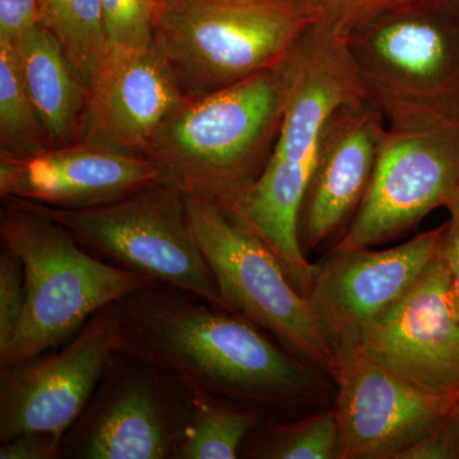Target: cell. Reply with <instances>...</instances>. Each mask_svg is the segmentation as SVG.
Wrapping results in <instances>:
<instances>
[{"label": "cell", "mask_w": 459, "mask_h": 459, "mask_svg": "<svg viewBox=\"0 0 459 459\" xmlns=\"http://www.w3.org/2000/svg\"><path fill=\"white\" fill-rule=\"evenodd\" d=\"M282 104L279 69L188 96L162 124L146 157L184 195L232 207L270 160Z\"/></svg>", "instance_id": "cell-3"}, {"label": "cell", "mask_w": 459, "mask_h": 459, "mask_svg": "<svg viewBox=\"0 0 459 459\" xmlns=\"http://www.w3.org/2000/svg\"><path fill=\"white\" fill-rule=\"evenodd\" d=\"M346 44L364 99L388 126L459 119V18L439 3L377 18Z\"/></svg>", "instance_id": "cell-6"}, {"label": "cell", "mask_w": 459, "mask_h": 459, "mask_svg": "<svg viewBox=\"0 0 459 459\" xmlns=\"http://www.w3.org/2000/svg\"><path fill=\"white\" fill-rule=\"evenodd\" d=\"M240 455L258 459H341L333 407L298 421L267 420L247 435Z\"/></svg>", "instance_id": "cell-21"}, {"label": "cell", "mask_w": 459, "mask_h": 459, "mask_svg": "<svg viewBox=\"0 0 459 459\" xmlns=\"http://www.w3.org/2000/svg\"><path fill=\"white\" fill-rule=\"evenodd\" d=\"M446 208L448 210L449 220L444 229L439 258L448 273L449 286L459 316V190Z\"/></svg>", "instance_id": "cell-29"}, {"label": "cell", "mask_w": 459, "mask_h": 459, "mask_svg": "<svg viewBox=\"0 0 459 459\" xmlns=\"http://www.w3.org/2000/svg\"><path fill=\"white\" fill-rule=\"evenodd\" d=\"M358 350L421 391L459 394V316L439 255L397 304L362 329Z\"/></svg>", "instance_id": "cell-13"}, {"label": "cell", "mask_w": 459, "mask_h": 459, "mask_svg": "<svg viewBox=\"0 0 459 459\" xmlns=\"http://www.w3.org/2000/svg\"><path fill=\"white\" fill-rule=\"evenodd\" d=\"M18 66L51 147L80 140L87 87L49 30L39 26L14 45Z\"/></svg>", "instance_id": "cell-18"}, {"label": "cell", "mask_w": 459, "mask_h": 459, "mask_svg": "<svg viewBox=\"0 0 459 459\" xmlns=\"http://www.w3.org/2000/svg\"><path fill=\"white\" fill-rule=\"evenodd\" d=\"M120 307L123 351L152 362L190 395L283 420L325 404L334 389L240 314L186 290L156 282Z\"/></svg>", "instance_id": "cell-1"}, {"label": "cell", "mask_w": 459, "mask_h": 459, "mask_svg": "<svg viewBox=\"0 0 459 459\" xmlns=\"http://www.w3.org/2000/svg\"><path fill=\"white\" fill-rule=\"evenodd\" d=\"M444 229L385 250L332 249L316 263L307 299L337 359L358 349L362 329L418 282L439 255Z\"/></svg>", "instance_id": "cell-12"}, {"label": "cell", "mask_w": 459, "mask_h": 459, "mask_svg": "<svg viewBox=\"0 0 459 459\" xmlns=\"http://www.w3.org/2000/svg\"><path fill=\"white\" fill-rule=\"evenodd\" d=\"M62 435L32 431L0 446V459H62Z\"/></svg>", "instance_id": "cell-27"}, {"label": "cell", "mask_w": 459, "mask_h": 459, "mask_svg": "<svg viewBox=\"0 0 459 459\" xmlns=\"http://www.w3.org/2000/svg\"><path fill=\"white\" fill-rule=\"evenodd\" d=\"M459 190V119L388 126L367 195L332 249L403 237Z\"/></svg>", "instance_id": "cell-10"}, {"label": "cell", "mask_w": 459, "mask_h": 459, "mask_svg": "<svg viewBox=\"0 0 459 459\" xmlns=\"http://www.w3.org/2000/svg\"><path fill=\"white\" fill-rule=\"evenodd\" d=\"M186 98L153 41L108 49L87 92L78 142L146 157L162 124Z\"/></svg>", "instance_id": "cell-15"}, {"label": "cell", "mask_w": 459, "mask_h": 459, "mask_svg": "<svg viewBox=\"0 0 459 459\" xmlns=\"http://www.w3.org/2000/svg\"><path fill=\"white\" fill-rule=\"evenodd\" d=\"M25 270L20 256L0 243V356L7 352L26 307Z\"/></svg>", "instance_id": "cell-25"}, {"label": "cell", "mask_w": 459, "mask_h": 459, "mask_svg": "<svg viewBox=\"0 0 459 459\" xmlns=\"http://www.w3.org/2000/svg\"><path fill=\"white\" fill-rule=\"evenodd\" d=\"M437 3L459 18V0H437Z\"/></svg>", "instance_id": "cell-30"}, {"label": "cell", "mask_w": 459, "mask_h": 459, "mask_svg": "<svg viewBox=\"0 0 459 459\" xmlns=\"http://www.w3.org/2000/svg\"><path fill=\"white\" fill-rule=\"evenodd\" d=\"M314 23L312 0H160L153 44L199 96L279 68Z\"/></svg>", "instance_id": "cell-5"}, {"label": "cell", "mask_w": 459, "mask_h": 459, "mask_svg": "<svg viewBox=\"0 0 459 459\" xmlns=\"http://www.w3.org/2000/svg\"><path fill=\"white\" fill-rule=\"evenodd\" d=\"M0 243L22 261L27 294L0 368L56 349L98 310L156 283L91 255L65 226L22 199L2 198Z\"/></svg>", "instance_id": "cell-4"}, {"label": "cell", "mask_w": 459, "mask_h": 459, "mask_svg": "<svg viewBox=\"0 0 459 459\" xmlns=\"http://www.w3.org/2000/svg\"><path fill=\"white\" fill-rule=\"evenodd\" d=\"M334 379L341 459H397L451 418L458 395L434 394L374 364L358 349Z\"/></svg>", "instance_id": "cell-14"}, {"label": "cell", "mask_w": 459, "mask_h": 459, "mask_svg": "<svg viewBox=\"0 0 459 459\" xmlns=\"http://www.w3.org/2000/svg\"><path fill=\"white\" fill-rule=\"evenodd\" d=\"M186 202L202 255L232 312L334 382L336 353L309 299L295 289L270 247L222 205L188 195Z\"/></svg>", "instance_id": "cell-8"}, {"label": "cell", "mask_w": 459, "mask_h": 459, "mask_svg": "<svg viewBox=\"0 0 459 459\" xmlns=\"http://www.w3.org/2000/svg\"><path fill=\"white\" fill-rule=\"evenodd\" d=\"M50 147L23 83L16 50L0 44V155L23 159Z\"/></svg>", "instance_id": "cell-22"}, {"label": "cell", "mask_w": 459, "mask_h": 459, "mask_svg": "<svg viewBox=\"0 0 459 459\" xmlns=\"http://www.w3.org/2000/svg\"><path fill=\"white\" fill-rule=\"evenodd\" d=\"M430 2L437 0H312L314 25L346 39L353 30L377 18Z\"/></svg>", "instance_id": "cell-24"}, {"label": "cell", "mask_w": 459, "mask_h": 459, "mask_svg": "<svg viewBox=\"0 0 459 459\" xmlns=\"http://www.w3.org/2000/svg\"><path fill=\"white\" fill-rule=\"evenodd\" d=\"M159 5L160 0H101L108 49L150 45Z\"/></svg>", "instance_id": "cell-23"}, {"label": "cell", "mask_w": 459, "mask_h": 459, "mask_svg": "<svg viewBox=\"0 0 459 459\" xmlns=\"http://www.w3.org/2000/svg\"><path fill=\"white\" fill-rule=\"evenodd\" d=\"M41 25L38 0H0V44L14 47Z\"/></svg>", "instance_id": "cell-26"}, {"label": "cell", "mask_w": 459, "mask_h": 459, "mask_svg": "<svg viewBox=\"0 0 459 459\" xmlns=\"http://www.w3.org/2000/svg\"><path fill=\"white\" fill-rule=\"evenodd\" d=\"M397 459H459V430L452 416Z\"/></svg>", "instance_id": "cell-28"}, {"label": "cell", "mask_w": 459, "mask_h": 459, "mask_svg": "<svg viewBox=\"0 0 459 459\" xmlns=\"http://www.w3.org/2000/svg\"><path fill=\"white\" fill-rule=\"evenodd\" d=\"M385 117L367 100L341 105L323 126L300 216L304 255L343 234L367 195L385 142Z\"/></svg>", "instance_id": "cell-16"}, {"label": "cell", "mask_w": 459, "mask_h": 459, "mask_svg": "<svg viewBox=\"0 0 459 459\" xmlns=\"http://www.w3.org/2000/svg\"><path fill=\"white\" fill-rule=\"evenodd\" d=\"M453 420H455V425H457L459 430V395L457 400V404H455V412L452 415Z\"/></svg>", "instance_id": "cell-31"}, {"label": "cell", "mask_w": 459, "mask_h": 459, "mask_svg": "<svg viewBox=\"0 0 459 459\" xmlns=\"http://www.w3.org/2000/svg\"><path fill=\"white\" fill-rule=\"evenodd\" d=\"M29 204L65 226L101 261L231 310L193 232L186 195L174 186L151 184L83 208Z\"/></svg>", "instance_id": "cell-7"}, {"label": "cell", "mask_w": 459, "mask_h": 459, "mask_svg": "<svg viewBox=\"0 0 459 459\" xmlns=\"http://www.w3.org/2000/svg\"><path fill=\"white\" fill-rule=\"evenodd\" d=\"M164 183L144 156L75 142L16 159L0 155V198L56 208L107 204L151 184Z\"/></svg>", "instance_id": "cell-17"}, {"label": "cell", "mask_w": 459, "mask_h": 459, "mask_svg": "<svg viewBox=\"0 0 459 459\" xmlns=\"http://www.w3.org/2000/svg\"><path fill=\"white\" fill-rule=\"evenodd\" d=\"M190 404L165 371L120 350L63 435L62 459H178Z\"/></svg>", "instance_id": "cell-9"}, {"label": "cell", "mask_w": 459, "mask_h": 459, "mask_svg": "<svg viewBox=\"0 0 459 459\" xmlns=\"http://www.w3.org/2000/svg\"><path fill=\"white\" fill-rule=\"evenodd\" d=\"M282 119L258 180L226 208L264 241L292 285L309 295L316 264L299 241V216L323 126L338 107L365 100L346 39L313 25L279 66Z\"/></svg>", "instance_id": "cell-2"}, {"label": "cell", "mask_w": 459, "mask_h": 459, "mask_svg": "<svg viewBox=\"0 0 459 459\" xmlns=\"http://www.w3.org/2000/svg\"><path fill=\"white\" fill-rule=\"evenodd\" d=\"M41 22L89 90L108 53L101 0H38Z\"/></svg>", "instance_id": "cell-20"}, {"label": "cell", "mask_w": 459, "mask_h": 459, "mask_svg": "<svg viewBox=\"0 0 459 459\" xmlns=\"http://www.w3.org/2000/svg\"><path fill=\"white\" fill-rule=\"evenodd\" d=\"M120 301L98 310L56 349L0 368V444L21 434L65 435L123 346Z\"/></svg>", "instance_id": "cell-11"}, {"label": "cell", "mask_w": 459, "mask_h": 459, "mask_svg": "<svg viewBox=\"0 0 459 459\" xmlns=\"http://www.w3.org/2000/svg\"><path fill=\"white\" fill-rule=\"evenodd\" d=\"M267 420L247 407L192 395L188 427L178 459L238 458L247 435Z\"/></svg>", "instance_id": "cell-19"}]
</instances>
